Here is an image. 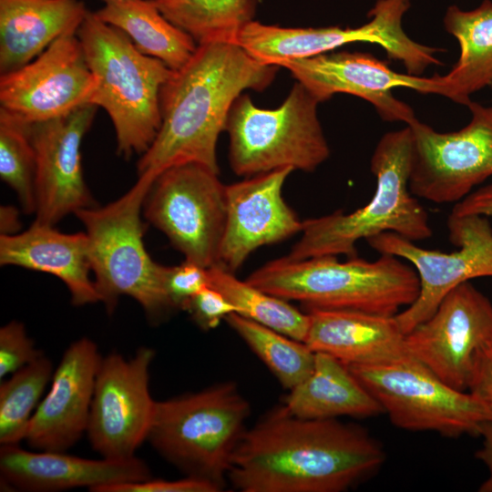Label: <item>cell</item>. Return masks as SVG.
Instances as JSON below:
<instances>
[{
    "instance_id": "cell-1",
    "label": "cell",
    "mask_w": 492,
    "mask_h": 492,
    "mask_svg": "<svg viewBox=\"0 0 492 492\" xmlns=\"http://www.w3.org/2000/svg\"><path fill=\"white\" fill-rule=\"evenodd\" d=\"M384 461L383 446L363 427L301 418L280 406L246 429L228 479L242 492H343Z\"/></svg>"
},
{
    "instance_id": "cell-2",
    "label": "cell",
    "mask_w": 492,
    "mask_h": 492,
    "mask_svg": "<svg viewBox=\"0 0 492 492\" xmlns=\"http://www.w3.org/2000/svg\"><path fill=\"white\" fill-rule=\"evenodd\" d=\"M277 69L236 43L198 45L161 90V125L138 162V179L152 185L166 169L186 163L219 173L217 143L233 103L246 89H265Z\"/></svg>"
},
{
    "instance_id": "cell-3",
    "label": "cell",
    "mask_w": 492,
    "mask_h": 492,
    "mask_svg": "<svg viewBox=\"0 0 492 492\" xmlns=\"http://www.w3.org/2000/svg\"><path fill=\"white\" fill-rule=\"evenodd\" d=\"M251 284L306 310H346L395 316L419 292L415 269L404 260L381 254L374 261L337 256L266 262L249 275Z\"/></svg>"
},
{
    "instance_id": "cell-4",
    "label": "cell",
    "mask_w": 492,
    "mask_h": 492,
    "mask_svg": "<svg viewBox=\"0 0 492 492\" xmlns=\"http://www.w3.org/2000/svg\"><path fill=\"white\" fill-rule=\"evenodd\" d=\"M413 135L405 128L385 133L378 141L370 168L376 179L371 200L345 213L303 220L302 236L286 255L292 260L321 256H357L356 243L384 232L413 241L429 239L433 231L426 210L409 189Z\"/></svg>"
},
{
    "instance_id": "cell-5",
    "label": "cell",
    "mask_w": 492,
    "mask_h": 492,
    "mask_svg": "<svg viewBox=\"0 0 492 492\" xmlns=\"http://www.w3.org/2000/svg\"><path fill=\"white\" fill-rule=\"evenodd\" d=\"M77 35L96 79L89 104L108 114L119 155H142L159 130L160 94L174 70L142 54L121 30L89 10Z\"/></svg>"
},
{
    "instance_id": "cell-6",
    "label": "cell",
    "mask_w": 492,
    "mask_h": 492,
    "mask_svg": "<svg viewBox=\"0 0 492 492\" xmlns=\"http://www.w3.org/2000/svg\"><path fill=\"white\" fill-rule=\"evenodd\" d=\"M150 187L138 179L119 199L75 215L85 227L94 283L108 313H113L118 298L126 295L157 324L174 308L165 291V266L151 259L143 240L141 214Z\"/></svg>"
},
{
    "instance_id": "cell-7",
    "label": "cell",
    "mask_w": 492,
    "mask_h": 492,
    "mask_svg": "<svg viewBox=\"0 0 492 492\" xmlns=\"http://www.w3.org/2000/svg\"><path fill=\"white\" fill-rule=\"evenodd\" d=\"M250 411L231 381L157 401L147 441L187 477L222 490Z\"/></svg>"
},
{
    "instance_id": "cell-8",
    "label": "cell",
    "mask_w": 492,
    "mask_h": 492,
    "mask_svg": "<svg viewBox=\"0 0 492 492\" xmlns=\"http://www.w3.org/2000/svg\"><path fill=\"white\" fill-rule=\"evenodd\" d=\"M319 103L300 82L273 109L258 108L241 94L231 107L225 129L232 171L248 178L285 168L315 170L330 155L317 116Z\"/></svg>"
},
{
    "instance_id": "cell-9",
    "label": "cell",
    "mask_w": 492,
    "mask_h": 492,
    "mask_svg": "<svg viewBox=\"0 0 492 492\" xmlns=\"http://www.w3.org/2000/svg\"><path fill=\"white\" fill-rule=\"evenodd\" d=\"M347 366L399 428L457 438L480 436L483 425L492 421V411L484 402L446 384L408 354Z\"/></svg>"
},
{
    "instance_id": "cell-10",
    "label": "cell",
    "mask_w": 492,
    "mask_h": 492,
    "mask_svg": "<svg viewBox=\"0 0 492 492\" xmlns=\"http://www.w3.org/2000/svg\"><path fill=\"white\" fill-rule=\"evenodd\" d=\"M411 0H377L370 20L359 27H282L252 20L239 33L235 43L265 65L315 56L343 46L367 42L379 45L407 73L420 76L428 67L442 65L435 54L442 49L422 45L403 28V17Z\"/></svg>"
},
{
    "instance_id": "cell-11",
    "label": "cell",
    "mask_w": 492,
    "mask_h": 492,
    "mask_svg": "<svg viewBox=\"0 0 492 492\" xmlns=\"http://www.w3.org/2000/svg\"><path fill=\"white\" fill-rule=\"evenodd\" d=\"M225 190L219 173L205 166H173L152 183L143 214L185 260L210 268L219 262L226 220Z\"/></svg>"
},
{
    "instance_id": "cell-12",
    "label": "cell",
    "mask_w": 492,
    "mask_h": 492,
    "mask_svg": "<svg viewBox=\"0 0 492 492\" xmlns=\"http://www.w3.org/2000/svg\"><path fill=\"white\" fill-rule=\"evenodd\" d=\"M450 241L458 249L451 252L421 248L405 237L384 232L367 240L380 254L408 262L419 280V292L412 304L395 318L405 334L429 318L443 299L458 285L479 277H492V227L478 215H449Z\"/></svg>"
},
{
    "instance_id": "cell-13",
    "label": "cell",
    "mask_w": 492,
    "mask_h": 492,
    "mask_svg": "<svg viewBox=\"0 0 492 492\" xmlns=\"http://www.w3.org/2000/svg\"><path fill=\"white\" fill-rule=\"evenodd\" d=\"M469 123L438 132L417 118L413 135L410 191L437 204L457 203L492 177V106L470 101Z\"/></svg>"
},
{
    "instance_id": "cell-14",
    "label": "cell",
    "mask_w": 492,
    "mask_h": 492,
    "mask_svg": "<svg viewBox=\"0 0 492 492\" xmlns=\"http://www.w3.org/2000/svg\"><path fill=\"white\" fill-rule=\"evenodd\" d=\"M154 356L152 348L142 346L128 360L117 353L102 357L87 429L102 457H132L147 440L157 402L149 392Z\"/></svg>"
},
{
    "instance_id": "cell-15",
    "label": "cell",
    "mask_w": 492,
    "mask_h": 492,
    "mask_svg": "<svg viewBox=\"0 0 492 492\" xmlns=\"http://www.w3.org/2000/svg\"><path fill=\"white\" fill-rule=\"evenodd\" d=\"M492 343V303L469 282L405 334L406 353L446 384L466 391L477 352Z\"/></svg>"
},
{
    "instance_id": "cell-16",
    "label": "cell",
    "mask_w": 492,
    "mask_h": 492,
    "mask_svg": "<svg viewBox=\"0 0 492 492\" xmlns=\"http://www.w3.org/2000/svg\"><path fill=\"white\" fill-rule=\"evenodd\" d=\"M96 79L77 34L63 36L26 65L1 74L2 108L32 124L89 104Z\"/></svg>"
},
{
    "instance_id": "cell-17",
    "label": "cell",
    "mask_w": 492,
    "mask_h": 492,
    "mask_svg": "<svg viewBox=\"0 0 492 492\" xmlns=\"http://www.w3.org/2000/svg\"><path fill=\"white\" fill-rule=\"evenodd\" d=\"M97 107L83 105L53 119L29 124L36 151V220L55 226L69 213L95 206L86 185L80 148Z\"/></svg>"
},
{
    "instance_id": "cell-18",
    "label": "cell",
    "mask_w": 492,
    "mask_h": 492,
    "mask_svg": "<svg viewBox=\"0 0 492 492\" xmlns=\"http://www.w3.org/2000/svg\"><path fill=\"white\" fill-rule=\"evenodd\" d=\"M290 71L319 101L337 93L361 97L374 106L384 121L411 124L416 119L412 108L396 98L395 87H406L428 94L430 77L402 74L372 54L328 52L315 56L292 59L280 66Z\"/></svg>"
},
{
    "instance_id": "cell-19",
    "label": "cell",
    "mask_w": 492,
    "mask_h": 492,
    "mask_svg": "<svg viewBox=\"0 0 492 492\" xmlns=\"http://www.w3.org/2000/svg\"><path fill=\"white\" fill-rule=\"evenodd\" d=\"M292 171L281 169L226 185V220L218 264L235 272L257 249L302 232L303 220L282 196Z\"/></svg>"
},
{
    "instance_id": "cell-20",
    "label": "cell",
    "mask_w": 492,
    "mask_h": 492,
    "mask_svg": "<svg viewBox=\"0 0 492 492\" xmlns=\"http://www.w3.org/2000/svg\"><path fill=\"white\" fill-rule=\"evenodd\" d=\"M101 359L97 345L87 337L66 349L29 422L25 440L30 447L66 452L87 432Z\"/></svg>"
},
{
    "instance_id": "cell-21",
    "label": "cell",
    "mask_w": 492,
    "mask_h": 492,
    "mask_svg": "<svg viewBox=\"0 0 492 492\" xmlns=\"http://www.w3.org/2000/svg\"><path fill=\"white\" fill-rule=\"evenodd\" d=\"M1 487L30 492H55L87 487L102 492L106 487L151 478L148 465L136 456L128 458L88 459L65 452L23 449L1 446Z\"/></svg>"
},
{
    "instance_id": "cell-22",
    "label": "cell",
    "mask_w": 492,
    "mask_h": 492,
    "mask_svg": "<svg viewBox=\"0 0 492 492\" xmlns=\"http://www.w3.org/2000/svg\"><path fill=\"white\" fill-rule=\"evenodd\" d=\"M0 263L49 273L70 292L75 306L100 302L88 258L85 232L63 233L55 226L33 222L26 231L0 236Z\"/></svg>"
},
{
    "instance_id": "cell-23",
    "label": "cell",
    "mask_w": 492,
    "mask_h": 492,
    "mask_svg": "<svg viewBox=\"0 0 492 492\" xmlns=\"http://www.w3.org/2000/svg\"><path fill=\"white\" fill-rule=\"evenodd\" d=\"M307 313L304 343L314 353L330 354L346 365L383 363L407 354L395 315L320 309Z\"/></svg>"
},
{
    "instance_id": "cell-24",
    "label": "cell",
    "mask_w": 492,
    "mask_h": 492,
    "mask_svg": "<svg viewBox=\"0 0 492 492\" xmlns=\"http://www.w3.org/2000/svg\"><path fill=\"white\" fill-rule=\"evenodd\" d=\"M87 9L81 0H0V71L31 62L59 37L77 34Z\"/></svg>"
},
{
    "instance_id": "cell-25",
    "label": "cell",
    "mask_w": 492,
    "mask_h": 492,
    "mask_svg": "<svg viewBox=\"0 0 492 492\" xmlns=\"http://www.w3.org/2000/svg\"><path fill=\"white\" fill-rule=\"evenodd\" d=\"M443 21L457 40L460 55L446 75L431 77L428 94L467 106L474 93L492 86V1L484 0L472 10L450 5Z\"/></svg>"
},
{
    "instance_id": "cell-26",
    "label": "cell",
    "mask_w": 492,
    "mask_h": 492,
    "mask_svg": "<svg viewBox=\"0 0 492 492\" xmlns=\"http://www.w3.org/2000/svg\"><path fill=\"white\" fill-rule=\"evenodd\" d=\"M282 406L287 413L307 419L364 418L384 413L346 364L320 352L315 353L310 375L290 390Z\"/></svg>"
},
{
    "instance_id": "cell-27",
    "label": "cell",
    "mask_w": 492,
    "mask_h": 492,
    "mask_svg": "<svg viewBox=\"0 0 492 492\" xmlns=\"http://www.w3.org/2000/svg\"><path fill=\"white\" fill-rule=\"evenodd\" d=\"M102 1L96 15L121 30L142 54L178 70L195 53V40L168 20L153 0Z\"/></svg>"
},
{
    "instance_id": "cell-28",
    "label": "cell",
    "mask_w": 492,
    "mask_h": 492,
    "mask_svg": "<svg viewBox=\"0 0 492 492\" xmlns=\"http://www.w3.org/2000/svg\"><path fill=\"white\" fill-rule=\"evenodd\" d=\"M162 15L198 45L235 43L254 20L257 0H153Z\"/></svg>"
},
{
    "instance_id": "cell-29",
    "label": "cell",
    "mask_w": 492,
    "mask_h": 492,
    "mask_svg": "<svg viewBox=\"0 0 492 492\" xmlns=\"http://www.w3.org/2000/svg\"><path fill=\"white\" fill-rule=\"evenodd\" d=\"M210 285L220 291L237 313L295 340L304 342L310 318L289 301L238 279L220 264L209 268Z\"/></svg>"
},
{
    "instance_id": "cell-30",
    "label": "cell",
    "mask_w": 492,
    "mask_h": 492,
    "mask_svg": "<svg viewBox=\"0 0 492 492\" xmlns=\"http://www.w3.org/2000/svg\"><path fill=\"white\" fill-rule=\"evenodd\" d=\"M266 364L283 388L292 390L312 373L315 353L304 343L236 313L225 319Z\"/></svg>"
},
{
    "instance_id": "cell-31",
    "label": "cell",
    "mask_w": 492,
    "mask_h": 492,
    "mask_svg": "<svg viewBox=\"0 0 492 492\" xmlns=\"http://www.w3.org/2000/svg\"><path fill=\"white\" fill-rule=\"evenodd\" d=\"M51 361L42 354L0 384V445L25 440L39 399L53 376Z\"/></svg>"
},
{
    "instance_id": "cell-32",
    "label": "cell",
    "mask_w": 492,
    "mask_h": 492,
    "mask_svg": "<svg viewBox=\"0 0 492 492\" xmlns=\"http://www.w3.org/2000/svg\"><path fill=\"white\" fill-rule=\"evenodd\" d=\"M0 177L15 190L24 212H36V151L29 123L0 108Z\"/></svg>"
},
{
    "instance_id": "cell-33",
    "label": "cell",
    "mask_w": 492,
    "mask_h": 492,
    "mask_svg": "<svg viewBox=\"0 0 492 492\" xmlns=\"http://www.w3.org/2000/svg\"><path fill=\"white\" fill-rule=\"evenodd\" d=\"M43 353L27 335L25 325L11 321L0 328V379L30 364Z\"/></svg>"
},
{
    "instance_id": "cell-34",
    "label": "cell",
    "mask_w": 492,
    "mask_h": 492,
    "mask_svg": "<svg viewBox=\"0 0 492 492\" xmlns=\"http://www.w3.org/2000/svg\"><path fill=\"white\" fill-rule=\"evenodd\" d=\"M164 286L174 310H182L193 295L210 286L209 268L189 260L179 265L165 266Z\"/></svg>"
},
{
    "instance_id": "cell-35",
    "label": "cell",
    "mask_w": 492,
    "mask_h": 492,
    "mask_svg": "<svg viewBox=\"0 0 492 492\" xmlns=\"http://www.w3.org/2000/svg\"><path fill=\"white\" fill-rule=\"evenodd\" d=\"M182 310L188 312L194 323L205 331L216 328L222 319L237 313L236 307L210 285L193 295Z\"/></svg>"
},
{
    "instance_id": "cell-36",
    "label": "cell",
    "mask_w": 492,
    "mask_h": 492,
    "mask_svg": "<svg viewBox=\"0 0 492 492\" xmlns=\"http://www.w3.org/2000/svg\"><path fill=\"white\" fill-rule=\"evenodd\" d=\"M221 489L203 479L186 477L178 480L149 478L106 487L102 492H218Z\"/></svg>"
},
{
    "instance_id": "cell-37",
    "label": "cell",
    "mask_w": 492,
    "mask_h": 492,
    "mask_svg": "<svg viewBox=\"0 0 492 492\" xmlns=\"http://www.w3.org/2000/svg\"><path fill=\"white\" fill-rule=\"evenodd\" d=\"M467 391L492 407V343L476 354Z\"/></svg>"
},
{
    "instance_id": "cell-38",
    "label": "cell",
    "mask_w": 492,
    "mask_h": 492,
    "mask_svg": "<svg viewBox=\"0 0 492 492\" xmlns=\"http://www.w3.org/2000/svg\"><path fill=\"white\" fill-rule=\"evenodd\" d=\"M455 216L478 215L492 218V182L473 190L456 203L450 213Z\"/></svg>"
},
{
    "instance_id": "cell-39",
    "label": "cell",
    "mask_w": 492,
    "mask_h": 492,
    "mask_svg": "<svg viewBox=\"0 0 492 492\" xmlns=\"http://www.w3.org/2000/svg\"><path fill=\"white\" fill-rule=\"evenodd\" d=\"M480 436L483 438L482 447L477 451L476 456L487 466L488 477L481 484L478 491L492 492V421L483 425Z\"/></svg>"
},
{
    "instance_id": "cell-40",
    "label": "cell",
    "mask_w": 492,
    "mask_h": 492,
    "mask_svg": "<svg viewBox=\"0 0 492 492\" xmlns=\"http://www.w3.org/2000/svg\"><path fill=\"white\" fill-rule=\"evenodd\" d=\"M21 222L19 212L13 206H2L0 210V231L1 234L12 235L20 231Z\"/></svg>"
},
{
    "instance_id": "cell-41",
    "label": "cell",
    "mask_w": 492,
    "mask_h": 492,
    "mask_svg": "<svg viewBox=\"0 0 492 492\" xmlns=\"http://www.w3.org/2000/svg\"><path fill=\"white\" fill-rule=\"evenodd\" d=\"M490 410L492 411V407H490Z\"/></svg>"
},
{
    "instance_id": "cell-42",
    "label": "cell",
    "mask_w": 492,
    "mask_h": 492,
    "mask_svg": "<svg viewBox=\"0 0 492 492\" xmlns=\"http://www.w3.org/2000/svg\"><path fill=\"white\" fill-rule=\"evenodd\" d=\"M491 88H492V86H491Z\"/></svg>"
}]
</instances>
